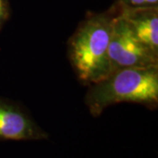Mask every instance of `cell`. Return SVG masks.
Masks as SVG:
<instances>
[{
	"label": "cell",
	"instance_id": "6da1fadb",
	"mask_svg": "<svg viewBox=\"0 0 158 158\" xmlns=\"http://www.w3.org/2000/svg\"><path fill=\"white\" fill-rule=\"evenodd\" d=\"M118 11L114 4L107 11L88 13L69 38V62L83 85L96 84L112 72L108 48Z\"/></svg>",
	"mask_w": 158,
	"mask_h": 158
},
{
	"label": "cell",
	"instance_id": "7a4b0ae2",
	"mask_svg": "<svg viewBox=\"0 0 158 158\" xmlns=\"http://www.w3.org/2000/svg\"><path fill=\"white\" fill-rule=\"evenodd\" d=\"M85 103L93 117L120 103L158 105V67L124 68L113 70L105 79L89 85Z\"/></svg>",
	"mask_w": 158,
	"mask_h": 158
},
{
	"label": "cell",
	"instance_id": "3957f363",
	"mask_svg": "<svg viewBox=\"0 0 158 158\" xmlns=\"http://www.w3.org/2000/svg\"><path fill=\"white\" fill-rule=\"evenodd\" d=\"M108 54L112 72L118 69L158 67V57L136 38L119 11L113 21Z\"/></svg>",
	"mask_w": 158,
	"mask_h": 158
},
{
	"label": "cell",
	"instance_id": "277c9868",
	"mask_svg": "<svg viewBox=\"0 0 158 158\" xmlns=\"http://www.w3.org/2000/svg\"><path fill=\"white\" fill-rule=\"evenodd\" d=\"M48 137L27 109L0 97V141H41Z\"/></svg>",
	"mask_w": 158,
	"mask_h": 158
},
{
	"label": "cell",
	"instance_id": "5b68a950",
	"mask_svg": "<svg viewBox=\"0 0 158 158\" xmlns=\"http://www.w3.org/2000/svg\"><path fill=\"white\" fill-rule=\"evenodd\" d=\"M118 7L136 38L158 57V6Z\"/></svg>",
	"mask_w": 158,
	"mask_h": 158
},
{
	"label": "cell",
	"instance_id": "8992f818",
	"mask_svg": "<svg viewBox=\"0 0 158 158\" xmlns=\"http://www.w3.org/2000/svg\"><path fill=\"white\" fill-rule=\"evenodd\" d=\"M115 4L119 7L138 8L158 6V0H116Z\"/></svg>",
	"mask_w": 158,
	"mask_h": 158
},
{
	"label": "cell",
	"instance_id": "52a82bcc",
	"mask_svg": "<svg viewBox=\"0 0 158 158\" xmlns=\"http://www.w3.org/2000/svg\"><path fill=\"white\" fill-rule=\"evenodd\" d=\"M10 17V5L8 0H0V30Z\"/></svg>",
	"mask_w": 158,
	"mask_h": 158
}]
</instances>
